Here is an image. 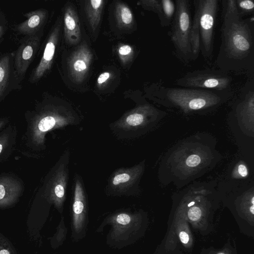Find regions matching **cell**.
Masks as SVG:
<instances>
[{"label": "cell", "mask_w": 254, "mask_h": 254, "mask_svg": "<svg viewBox=\"0 0 254 254\" xmlns=\"http://www.w3.org/2000/svg\"><path fill=\"white\" fill-rule=\"evenodd\" d=\"M221 43L215 64L220 70L254 77V18L239 17L236 0H223Z\"/></svg>", "instance_id": "obj_1"}, {"label": "cell", "mask_w": 254, "mask_h": 254, "mask_svg": "<svg viewBox=\"0 0 254 254\" xmlns=\"http://www.w3.org/2000/svg\"><path fill=\"white\" fill-rule=\"evenodd\" d=\"M152 98L168 107H175L188 113L218 107L233 96L230 90L216 91L184 87H170L155 83L151 89Z\"/></svg>", "instance_id": "obj_2"}, {"label": "cell", "mask_w": 254, "mask_h": 254, "mask_svg": "<svg viewBox=\"0 0 254 254\" xmlns=\"http://www.w3.org/2000/svg\"><path fill=\"white\" fill-rule=\"evenodd\" d=\"M194 13L191 28L192 61L200 51L205 60L211 59L213 53L214 30L219 8L218 0H194Z\"/></svg>", "instance_id": "obj_3"}, {"label": "cell", "mask_w": 254, "mask_h": 254, "mask_svg": "<svg viewBox=\"0 0 254 254\" xmlns=\"http://www.w3.org/2000/svg\"><path fill=\"white\" fill-rule=\"evenodd\" d=\"M175 2L176 11L171 24L170 37L176 56L184 63L188 64L192 61L190 1L176 0Z\"/></svg>", "instance_id": "obj_4"}, {"label": "cell", "mask_w": 254, "mask_h": 254, "mask_svg": "<svg viewBox=\"0 0 254 254\" xmlns=\"http://www.w3.org/2000/svg\"><path fill=\"white\" fill-rule=\"evenodd\" d=\"M233 78L221 70L205 69L186 73L174 84L184 88L216 91L230 90Z\"/></svg>", "instance_id": "obj_5"}, {"label": "cell", "mask_w": 254, "mask_h": 254, "mask_svg": "<svg viewBox=\"0 0 254 254\" xmlns=\"http://www.w3.org/2000/svg\"><path fill=\"white\" fill-rule=\"evenodd\" d=\"M41 34L25 36L14 53V67L21 81L33 61L40 48Z\"/></svg>", "instance_id": "obj_6"}, {"label": "cell", "mask_w": 254, "mask_h": 254, "mask_svg": "<svg viewBox=\"0 0 254 254\" xmlns=\"http://www.w3.org/2000/svg\"><path fill=\"white\" fill-rule=\"evenodd\" d=\"M59 33L60 27L57 25L49 34L40 62L30 75L29 81L30 83H37L50 69L59 41Z\"/></svg>", "instance_id": "obj_7"}, {"label": "cell", "mask_w": 254, "mask_h": 254, "mask_svg": "<svg viewBox=\"0 0 254 254\" xmlns=\"http://www.w3.org/2000/svg\"><path fill=\"white\" fill-rule=\"evenodd\" d=\"M21 81L14 67V53L0 57V102L11 92L21 88Z\"/></svg>", "instance_id": "obj_8"}, {"label": "cell", "mask_w": 254, "mask_h": 254, "mask_svg": "<svg viewBox=\"0 0 254 254\" xmlns=\"http://www.w3.org/2000/svg\"><path fill=\"white\" fill-rule=\"evenodd\" d=\"M93 55L85 43L81 44L71 54L68 60L70 75L74 81L81 82L90 68Z\"/></svg>", "instance_id": "obj_9"}, {"label": "cell", "mask_w": 254, "mask_h": 254, "mask_svg": "<svg viewBox=\"0 0 254 254\" xmlns=\"http://www.w3.org/2000/svg\"><path fill=\"white\" fill-rule=\"evenodd\" d=\"M26 19L16 26V31L25 36L41 34L42 28L47 17V11L38 9L24 14Z\"/></svg>", "instance_id": "obj_10"}, {"label": "cell", "mask_w": 254, "mask_h": 254, "mask_svg": "<svg viewBox=\"0 0 254 254\" xmlns=\"http://www.w3.org/2000/svg\"><path fill=\"white\" fill-rule=\"evenodd\" d=\"M64 33L66 41L76 44L80 40V29L78 16L71 6H68L64 14Z\"/></svg>", "instance_id": "obj_11"}, {"label": "cell", "mask_w": 254, "mask_h": 254, "mask_svg": "<svg viewBox=\"0 0 254 254\" xmlns=\"http://www.w3.org/2000/svg\"><path fill=\"white\" fill-rule=\"evenodd\" d=\"M19 185L9 179L0 180V206L11 204L17 198L20 191Z\"/></svg>", "instance_id": "obj_12"}, {"label": "cell", "mask_w": 254, "mask_h": 254, "mask_svg": "<svg viewBox=\"0 0 254 254\" xmlns=\"http://www.w3.org/2000/svg\"><path fill=\"white\" fill-rule=\"evenodd\" d=\"M63 122L64 119L56 114L49 113L43 115L38 120L34 127L35 138L40 139L44 133Z\"/></svg>", "instance_id": "obj_13"}, {"label": "cell", "mask_w": 254, "mask_h": 254, "mask_svg": "<svg viewBox=\"0 0 254 254\" xmlns=\"http://www.w3.org/2000/svg\"><path fill=\"white\" fill-rule=\"evenodd\" d=\"M104 0H91L85 2V10L90 25L93 31L97 27L104 4Z\"/></svg>", "instance_id": "obj_14"}, {"label": "cell", "mask_w": 254, "mask_h": 254, "mask_svg": "<svg viewBox=\"0 0 254 254\" xmlns=\"http://www.w3.org/2000/svg\"><path fill=\"white\" fill-rule=\"evenodd\" d=\"M176 11L175 2L172 0H160L156 12L161 26L167 27L171 25Z\"/></svg>", "instance_id": "obj_15"}, {"label": "cell", "mask_w": 254, "mask_h": 254, "mask_svg": "<svg viewBox=\"0 0 254 254\" xmlns=\"http://www.w3.org/2000/svg\"><path fill=\"white\" fill-rule=\"evenodd\" d=\"M84 208V197L82 189L79 183L77 182L75 186L74 200L73 204L74 225L76 229H78L81 225Z\"/></svg>", "instance_id": "obj_16"}, {"label": "cell", "mask_w": 254, "mask_h": 254, "mask_svg": "<svg viewBox=\"0 0 254 254\" xmlns=\"http://www.w3.org/2000/svg\"><path fill=\"white\" fill-rule=\"evenodd\" d=\"M115 15L118 25L120 28H129L133 24V16L129 7L122 2L116 5Z\"/></svg>", "instance_id": "obj_17"}, {"label": "cell", "mask_w": 254, "mask_h": 254, "mask_svg": "<svg viewBox=\"0 0 254 254\" xmlns=\"http://www.w3.org/2000/svg\"><path fill=\"white\" fill-rule=\"evenodd\" d=\"M236 3L240 18L254 14V0H236Z\"/></svg>", "instance_id": "obj_18"}, {"label": "cell", "mask_w": 254, "mask_h": 254, "mask_svg": "<svg viewBox=\"0 0 254 254\" xmlns=\"http://www.w3.org/2000/svg\"><path fill=\"white\" fill-rule=\"evenodd\" d=\"M133 49L128 45H120L118 49L119 57L123 64H126L133 58Z\"/></svg>", "instance_id": "obj_19"}, {"label": "cell", "mask_w": 254, "mask_h": 254, "mask_svg": "<svg viewBox=\"0 0 254 254\" xmlns=\"http://www.w3.org/2000/svg\"><path fill=\"white\" fill-rule=\"evenodd\" d=\"M203 158L198 153H192L185 159L184 165L187 169L198 167L202 162Z\"/></svg>", "instance_id": "obj_20"}, {"label": "cell", "mask_w": 254, "mask_h": 254, "mask_svg": "<svg viewBox=\"0 0 254 254\" xmlns=\"http://www.w3.org/2000/svg\"><path fill=\"white\" fill-rule=\"evenodd\" d=\"M131 176L128 173H122L117 174L113 179L112 184L118 186L128 182L131 180Z\"/></svg>", "instance_id": "obj_21"}, {"label": "cell", "mask_w": 254, "mask_h": 254, "mask_svg": "<svg viewBox=\"0 0 254 254\" xmlns=\"http://www.w3.org/2000/svg\"><path fill=\"white\" fill-rule=\"evenodd\" d=\"M160 0H148L140 1V4L146 9L157 12Z\"/></svg>", "instance_id": "obj_22"}, {"label": "cell", "mask_w": 254, "mask_h": 254, "mask_svg": "<svg viewBox=\"0 0 254 254\" xmlns=\"http://www.w3.org/2000/svg\"><path fill=\"white\" fill-rule=\"evenodd\" d=\"M0 254H15L8 242L0 238Z\"/></svg>", "instance_id": "obj_23"}, {"label": "cell", "mask_w": 254, "mask_h": 254, "mask_svg": "<svg viewBox=\"0 0 254 254\" xmlns=\"http://www.w3.org/2000/svg\"><path fill=\"white\" fill-rule=\"evenodd\" d=\"M188 217L192 221L198 220L201 215L200 209L197 206L191 207L188 211Z\"/></svg>", "instance_id": "obj_24"}, {"label": "cell", "mask_w": 254, "mask_h": 254, "mask_svg": "<svg viewBox=\"0 0 254 254\" xmlns=\"http://www.w3.org/2000/svg\"><path fill=\"white\" fill-rule=\"evenodd\" d=\"M54 193L57 199H62L64 195V189L61 183L57 184L54 187Z\"/></svg>", "instance_id": "obj_25"}, {"label": "cell", "mask_w": 254, "mask_h": 254, "mask_svg": "<svg viewBox=\"0 0 254 254\" xmlns=\"http://www.w3.org/2000/svg\"><path fill=\"white\" fill-rule=\"evenodd\" d=\"M5 19L0 10V44L2 40L6 29Z\"/></svg>", "instance_id": "obj_26"}, {"label": "cell", "mask_w": 254, "mask_h": 254, "mask_svg": "<svg viewBox=\"0 0 254 254\" xmlns=\"http://www.w3.org/2000/svg\"><path fill=\"white\" fill-rule=\"evenodd\" d=\"M236 175L241 177H246L248 175L247 166L244 164H240L236 169Z\"/></svg>", "instance_id": "obj_27"}, {"label": "cell", "mask_w": 254, "mask_h": 254, "mask_svg": "<svg viewBox=\"0 0 254 254\" xmlns=\"http://www.w3.org/2000/svg\"><path fill=\"white\" fill-rule=\"evenodd\" d=\"M111 76V73L108 71H106L100 74L97 80L98 85L100 86L104 84V83L110 78Z\"/></svg>", "instance_id": "obj_28"}, {"label": "cell", "mask_w": 254, "mask_h": 254, "mask_svg": "<svg viewBox=\"0 0 254 254\" xmlns=\"http://www.w3.org/2000/svg\"><path fill=\"white\" fill-rule=\"evenodd\" d=\"M116 220L119 224L126 225L129 223L130 217L127 214L122 213L117 216Z\"/></svg>", "instance_id": "obj_29"}, {"label": "cell", "mask_w": 254, "mask_h": 254, "mask_svg": "<svg viewBox=\"0 0 254 254\" xmlns=\"http://www.w3.org/2000/svg\"><path fill=\"white\" fill-rule=\"evenodd\" d=\"M179 236L182 243L184 244L188 243L189 241V237L187 233L184 231H182L180 232Z\"/></svg>", "instance_id": "obj_30"}, {"label": "cell", "mask_w": 254, "mask_h": 254, "mask_svg": "<svg viewBox=\"0 0 254 254\" xmlns=\"http://www.w3.org/2000/svg\"><path fill=\"white\" fill-rule=\"evenodd\" d=\"M250 211L252 213V214H254V205H252L250 207Z\"/></svg>", "instance_id": "obj_31"}, {"label": "cell", "mask_w": 254, "mask_h": 254, "mask_svg": "<svg viewBox=\"0 0 254 254\" xmlns=\"http://www.w3.org/2000/svg\"><path fill=\"white\" fill-rule=\"evenodd\" d=\"M3 147V144L2 142H0V154L1 152Z\"/></svg>", "instance_id": "obj_32"}, {"label": "cell", "mask_w": 254, "mask_h": 254, "mask_svg": "<svg viewBox=\"0 0 254 254\" xmlns=\"http://www.w3.org/2000/svg\"><path fill=\"white\" fill-rule=\"evenodd\" d=\"M2 124L1 123H0V127H1Z\"/></svg>", "instance_id": "obj_33"}, {"label": "cell", "mask_w": 254, "mask_h": 254, "mask_svg": "<svg viewBox=\"0 0 254 254\" xmlns=\"http://www.w3.org/2000/svg\"><path fill=\"white\" fill-rule=\"evenodd\" d=\"M218 254H224L220 253H219Z\"/></svg>", "instance_id": "obj_34"}]
</instances>
